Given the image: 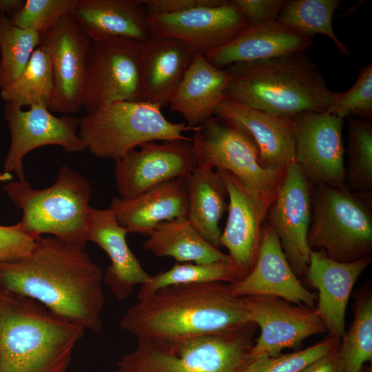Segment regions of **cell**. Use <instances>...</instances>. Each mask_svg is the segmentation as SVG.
Listing matches in <instances>:
<instances>
[{
    "instance_id": "ab89813d",
    "label": "cell",
    "mask_w": 372,
    "mask_h": 372,
    "mask_svg": "<svg viewBox=\"0 0 372 372\" xmlns=\"http://www.w3.org/2000/svg\"><path fill=\"white\" fill-rule=\"evenodd\" d=\"M247 21L256 26L276 20L285 3L282 0H232Z\"/></svg>"
},
{
    "instance_id": "7c38bea8",
    "label": "cell",
    "mask_w": 372,
    "mask_h": 372,
    "mask_svg": "<svg viewBox=\"0 0 372 372\" xmlns=\"http://www.w3.org/2000/svg\"><path fill=\"white\" fill-rule=\"evenodd\" d=\"M3 114L10 132V145L3 164V172H12L25 179L23 158L30 151L45 145H59L74 153L86 149L79 135L80 118L56 116L47 107L33 105L28 110L6 103Z\"/></svg>"
},
{
    "instance_id": "8fae6325",
    "label": "cell",
    "mask_w": 372,
    "mask_h": 372,
    "mask_svg": "<svg viewBox=\"0 0 372 372\" xmlns=\"http://www.w3.org/2000/svg\"><path fill=\"white\" fill-rule=\"evenodd\" d=\"M241 298L250 320L260 329L247 363L276 356L283 349L296 348L307 338L327 331L315 308L294 306L282 298L268 296Z\"/></svg>"
},
{
    "instance_id": "7bdbcfd3",
    "label": "cell",
    "mask_w": 372,
    "mask_h": 372,
    "mask_svg": "<svg viewBox=\"0 0 372 372\" xmlns=\"http://www.w3.org/2000/svg\"><path fill=\"white\" fill-rule=\"evenodd\" d=\"M24 0H0V14H8L17 11L23 6Z\"/></svg>"
},
{
    "instance_id": "d4e9b609",
    "label": "cell",
    "mask_w": 372,
    "mask_h": 372,
    "mask_svg": "<svg viewBox=\"0 0 372 372\" xmlns=\"http://www.w3.org/2000/svg\"><path fill=\"white\" fill-rule=\"evenodd\" d=\"M311 45L312 38L276 19L249 26L228 43L204 55L214 66L226 68L236 63L304 52Z\"/></svg>"
},
{
    "instance_id": "277c9868",
    "label": "cell",
    "mask_w": 372,
    "mask_h": 372,
    "mask_svg": "<svg viewBox=\"0 0 372 372\" xmlns=\"http://www.w3.org/2000/svg\"><path fill=\"white\" fill-rule=\"evenodd\" d=\"M229 99L268 113L295 117L327 112L338 92L331 91L317 65L304 52L234 63Z\"/></svg>"
},
{
    "instance_id": "b9f144b4",
    "label": "cell",
    "mask_w": 372,
    "mask_h": 372,
    "mask_svg": "<svg viewBox=\"0 0 372 372\" xmlns=\"http://www.w3.org/2000/svg\"><path fill=\"white\" fill-rule=\"evenodd\" d=\"M340 344L325 355L316 360L300 372H343L339 355Z\"/></svg>"
},
{
    "instance_id": "8d00e7d4",
    "label": "cell",
    "mask_w": 372,
    "mask_h": 372,
    "mask_svg": "<svg viewBox=\"0 0 372 372\" xmlns=\"http://www.w3.org/2000/svg\"><path fill=\"white\" fill-rule=\"evenodd\" d=\"M340 342V340L329 335L321 342L300 351L251 361L241 372H300L338 346Z\"/></svg>"
},
{
    "instance_id": "e575fe53",
    "label": "cell",
    "mask_w": 372,
    "mask_h": 372,
    "mask_svg": "<svg viewBox=\"0 0 372 372\" xmlns=\"http://www.w3.org/2000/svg\"><path fill=\"white\" fill-rule=\"evenodd\" d=\"M40 43V34L14 25L0 14V90L21 74Z\"/></svg>"
},
{
    "instance_id": "60d3db41",
    "label": "cell",
    "mask_w": 372,
    "mask_h": 372,
    "mask_svg": "<svg viewBox=\"0 0 372 372\" xmlns=\"http://www.w3.org/2000/svg\"><path fill=\"white\" fill-rule=\"evenodd\" d=\"M149 15L182 13L196 8L216 5L222 0H140Z\"/></svg>"
},
{
    "instance_id": "83f0119b",
    "label": "cell",
    "mask_w": 372,
    "mask_h": 372,
    "mask_svg": "<svg viewBox=\"0 0 372 372\" xmlns=\"http://www.w3.org/2000/svg\"><path fill=\"white\" fill-rule=\"evenodd\" d=\"M185 179L189 197L187 218L206 240L219 248L222 234L219 223L228 207L225 182L217 171L198 167Z\"/></svg>"
},
{
    "instance_id": "9c48e42d",
    "label": "cell",
    "mask_w": 372,
    "mask_h": 372,
    "mask_svg": "<svg viewBox=\"0 0 372 372\" xmlns=\"http://www.w3.org/2000/svg\"><path fill=\"white\" fill-rule=\"evenodd\" d=\"M193 131L197 167L229 172L271 205L286 169L265 167L256 143L242 126L214 115Z\"/></svg>"
},
{
    "instance_id": "d6986e66",
    "label": "cell",
    "mask_w": 372,
    "mask_h": 372,
    "mask_svg": "<svg viewBox=\"0 0 372 372\" xmlns=\"http://www.w3.org/2000/svg\"><path fill=\"white\" fill-rule=\"evenodd\" d=\"M216 171L225 182L229 198L221 246L227 249L231 260L248 273L257 258L261 228L270 204L229 172Z\"/></svg>"
},
{
    "instance_id": "5b68a950",
    "label": "cell",
    "mask_w": 372,
    "mask_h": 372,
    "mask_svg": "<svg viewBox=\"0 0 372 372\" xmlns=\"http://www.w3.org/2000/svg\"><path fill=\"white\" fill-rule=\"evenodd\" d=\"M3 190L22 210L21 228L34 238L47 234L84 248L88 242L89 201L92 187L82 174L63 165L54 183L33 189L25 178L6 184Z\"/></svg>"
},
{
    "instance_id": "f546056e",
    "label": "cell",
    "mask_w": 372,
    "mask_h": 372,
    "mask_svg": "<svg viewBox=\"0 0 372 372\" xmlns=\"http://www.w3.org/2000/svg\"><path fill=\"white\" fill-rule=\"evenodd\" d=\"M54 82L49 56L42 45L34 51L30 60L21 73L6 88L0 97L19 107L42 105L50 110Z\"/></svg>"
},
{
    "instance_id": "ba28073f",
    "label": "cell",
    "mask_w": 372,
    "mask_h": 372,
    "mask_svg": "<svg viewBox=\"0 0 372 372\" xmlns=\"http://www.w3.org/2000/svg\"><path fill=\"white\" fill-rule=\"evenodd\" d=\"M307 240L312 251H322L339 262H351L372 251L371 201L346 186L313 183Z\"/></svg>"
},
{
    "instance_id": "e0dca14e",
    "label": "cell",
    "mask_w": 372,
    "mask_h": 372,
    "mask_svg": "<svg viewBox=\"0 0 372 372\" xmlns=\"http://www.w3.org/2000/svg\"><path fill=\"white\" fill-rule=\"evenodd\" d=\"M90 43L70 14L61 18L41 36L40 45L49 56L52 72L54 92L50 105L52 112L68 115L83 108Z\"/></svg>"
},
{
    "instance_id": "4dcf8cb0",
    "label": "cell",
    "mask_w": 372,
    "mask_h": 372,
    "mask_svg": "<svg viewBox=\"0 0 372 372\" xmlns=\"http://www.w3.org/2000/svg\"><path fill=\"white\" fill-rule=\"evenodd\" d=\"M247 273L233 260L209 263L176 262L169 269L151 276L141 285L137 300L152 295L158 289L175 285L223 282H236Z\"/></svg>"
},
{
    "instance_id": "30bf717a",
    "label": "cell",
    "mask_w": 372,
    "mask_h": 372,
    "mask_svg": "<svg viewBox=\"0 0 372 372\" xmlns=\"http://www.w3.org/2000/svg\"><path fill=\"white\" fill-rule=\"evenodd\" d=\"M139 45L121 38L91 41L83 97L86 113L117 101H142Z\"/></svg>"
},
{
    "instance_id": "7402d4cb",
    "label": "cell",
    "mask_w": 372,
    "mask_h": 372,
    "mask_svg": "<svg viewBox=\"0 0 372 372\" xmlns=\"http://www.w3.org/2000/svg\"><path fill=\"white\" fill-rule=\"evenodd\" d=\"M127 233L110 208L90 207L88 241L98 245L108 256L110 265L103 275V284L119 300L127 299L135 286L145 284L151 277L129 247Z\"/></svg>"
},
{
    "instance_id": "f1b7e54d",
    "label": "cell",
    "mask_w": 372,
    "mask_h": 372,
    "mask_svg": "<svg viewBox=\"0 0 372 372\" xmlns=\"http://www.w3.org/2000/svg\"><path fill=\"white\" fill-rule=\"evenodd\" d=\"M143 248L158 257L173 258L177 262L232 260L229 254L206 240L187 218L160 223L148 236Z\"/></svg>"
},
{
    "instance_id": "ee69618b",
    "label": "cell",
    "mask_w": 372,
    "mask_h": 372,
    "mask_svg": "<svg viewBox=\"0 0 372 372\" xmlns=\"http://www.w3.org/2000/svg\"><path fill=\"white\" fill-rule=\"evenodd\" d=\"M12 178L11 174L6 172H0V181L10 180Z\"/></svg>"
},
{
    "instance_id": "f6af8a7d",
    "label": "cell",
    "mask_w": 372,
    "mask_h": 372,
    "mask_svg": "<svg viewBox=\"0 0 372 372\" xmlns=\"http://www.w3.org/2000/svg\"><path fill=\"white\" fill-rule=\"evenodd\" d=\"M360 372H372L371 365H365L362 367Z\"/></svg>"
},
{
    "instance_id": "2e32d148",
    "label": "cell",
    "mask_w": 372,
    "mask_h": 372,
    "mask_svg": "<svg viewBox=\"0 0 372 372\" xmlns=\"http://www.w3.org/2000/svg\"><path fill=\"white\" fill-rule=\"evenodd\" d=\"M196 167L192 140L150 141L115 161L114 176L120 198H128Z\"/></svg>"
},
{
    "instance_id": "52a82bcc",
    "label": "cell",
    "mask_w": 372,
    "mask_h": 372,
    "mask_svg": "<svg viewBox=\"0 0 372 372\" xmlns=\"http://www.w3.org/2000/svg\"><path fill=\"white\" fill-rule=\"evenodd\" d=\"M185 123H174L161 108L146 101H117L80 118L79 135L94 156L117 161L150 141L192 140Z\"/></svg>"
},
{
    "instance_id": "3957f363",
    "label": "cell",
    "mask_w": 372,
    "mask_h": 372,
    "mask_svg": "<svg viewBox=\"0 0 372 372\" xmlns=\"http://www.w3.org/2000/svg\"><path fill=\"white\" fill-rule=\"evenodd\" d=\"M85 331L38 302L0 288V372H68Z\"/></svg>"
},
{
    "instance_id": "9a60e30c",
    "label": "cell",
    "mask_w": 372,
    "mask_h": 372,
    "mask_svg": "<svg viewBox=\"0 0 372 372\" xmlns=\"http://www.w3.org/2000/svg\"><path fill=\"white\" fill-rule=\"evenodd\" d=\"M294 120V162L300 169L311 183L346 186L343 119L327 112H311Z\"/></svg>"
},
{
    "instance_id": "4fadbf2b",
    "label": "cell",
    "mask_w": 372,
    "mask_h": 372,
    "mask_svg": "<svg viewBox=\"0 0 372 372\" xmlns=\"http://www.w3.org/2000/svg\"><path fill=\"white\" fill-rule=\"evenodd\" d=\"M311 194V182L293 161L285 169L265 219L296 276L306 274L312 251L307 240Z\"/></svg>"
},
{
    "instance_id": "6da1fadb",
    "label": "cell",
    "mask_w": 372,
    "mask_h": 372,
    "mask_svg": "<svg viewBox=\"0 0 372 372\" xmlns=\"http://www.w3.org/2000/svg\"><path fill=\"white\" fill-rule=\"evenodd\" d=\"M103 274L84 248L52 236L36 238L32 251L0 264V288L31 298L52 312L99 333L105 304Z\"/></svg>"
},
{
    "instance_id": "cb8c5ba5",
    "label": "cell",
    "mask_w": 372,
    "mask_h": 372,
    "mask_svg": "<svg viewBox=\"0 0 372 372\" xmlns=\"http://www.w3.org/2000/svg\"><path fill=\"white\" fill-rule=\"evenodd\" d=\"M139 52L142 101L161 109L168 106L195 53L167 37H149L140 43Z\"/></svg>"
},
{
    "instance_id": "d6a6232c",
    "label": "cell",
    "mask_w": 372,
    "mask_h": 372,
    "mask_svg": "<svg viewBox=\"0 0 372 372\" xmlns=\"http://www.w3.org/2000/svg\"><path fill=\"white\" fill-rule=\"evenodd\" d=\"M347 146L345 185L353 193L371 201V124L364 120L350 118Z\"/></svg>"
},
{
    "instance_id": "f35d334b",
    "label": "cell",
    "mask_w": 372,
    "mask_h": 372,
    "mask_svg": "<svg viewBox=\"0 0 372 372\" xmlns=\"http://www.w3.org/2000/svg\"><path fill=\"white\" fill-rule=\"evenodd\" d=\"M36 239L26 234L19 223L0 225V264L17 260L33 249Z\"/></svg>"
},
{
    "instance_id": "4316f807",
    "label": "cell",
    "mask_w": 372,
    "mask_h": 372,
    "mask_svg": "<svg viewBox=\"0 0 372 372\" xmlns=\"http://www.w3.org/2000/svg\"><path fill=\"white\" fill-rule=\"evenodd\" d=\"M231 75L227 68L212 65L204 54L195 53L168 106L181 114L185 124L194 130L214 116L227 98Z\"/></svg>"
},
{
    "instance_id": "484cf974",
    "label": "cell",
    "mask_w": 372,
    "mask_h": 372,
    "mask_svg": "<svg viewBox=\"0 0 372 372\" xmlns=\"http://www.w3.org/2000/svg\"><path fill=\"white\" fill-rule=\"evenodd\" d=\"M70 15L90 41L121 38L141 43L150 37L140 0H77Z\"/></svg>"
},
{
    "instance_id": "7a4b0ae2",
    "label": "cell",
    "mask_w": 372,
    "mask_h": 372,
    "mask_svg": "<svg viewBox=\"0 0 372 372\" xmlns=\"http://www.w3.org/2000/svg\"><path fill=\"white\" fill-rule=\"evenodd\" d=\"M251 322L241 297L223 282L170 285L138 299L121 329L137 338L175 342L229 331Z\"/></svg>"
},
{
    "instance_id": "44dd1931",
    "label": "cell",
    "mask_w": 372,
    "mask_h": 372,
    "mask_svg": "<svg viewBox=\"0 0 372 372\" xmlns=\"http://www.w3.org/2000/svg\"><path fill=\"white\" fill-rule=\"evenodd\" d=\"M214 115L238 123L248 132L265 167L285 169L294 161V117L274 115L229 98L220 104Z\"/></svg>"
},
{
    "instance_id": "8992f818",
    "label": "cell",
    "mask_w": 372,
    "mask_h": 372,
    "mask_svg": "<svg viewBox=\"0 0 372 372\" xmlns=\"http://www.w3.org/2000/svg\"><path fill=\"white\" fill-rule=\"evenodd\" d=\"M250 322L220 333L175 342L138 340L114 372H241L254 344Z\"/></svg>"
},
{
    "instance_id": "1f68e13d",
    "label": "cell",
    "mask_w": 372,
    "mask_h": 372,
    "mask_svg": "<svg viewBox=\"0 0 372 372\" xmlns=\"http://www.w3.org/2000/svg\"><path fill=\"white\" fill-rule=\"evenodd\" d=\"M341 3L340 0L285 1L277 19L311 38L316 34L324 35L341 54L349 55V50L338 39L332 26L333 13Z\"/></svg>"
},
{
    "instance_id": "d590c367",
    "label": "cell",
    "mask_w": 372,
    "mask_h": 372,
    "mask_svg": "<svg viewBox=\"0 0 372 372\" xmlns=\"http://www.w3.org/2000/svg\"><path fill=\"white\" fill-rule=\"evenodd\" d=\"M76 1L77 0H25L21 8L8 17L14 25L34 31L41 36L61 18L71 14Z\"/></svg>"
},
{
    "instance_id": "ffe728a7",
    "label": "cell",
    "mask_w": 372,
    "mask_h": 372,
    "mask_svg": "<svg viewBox=\"0 0 372 372\" xmlns=\"http://www.w3.org/2000/svg\"><path fill=\"white\" fill-rule=\"evenodd\" d=\"M371 262V256L351 262H339L331 259L322 251H311L305 275L318 291L316 310L330 336L340 340L344 335L351 293Z\"/></svg>"
},
{
    "instance_id": "ac0fdd59",
    "label": "cell",
    "mask_w": 372,
    "mask_h": 372,
    "mask_svg": "<svg viewBox=\"0 0 372 372\" xmlns=\"http://www.w3.org/2000/svg\"><path fill=\"white\" fill-rule=\"evenodd\" d=\"M229 287L231 293L238 297L273 296L310 308H314L317 304V295L298 279L277 235L265 220L253 268L242 279L229 284Z\"/></svg>"
},
{
    "instance_id": "74e56055",
    "label": "cell",
    "mask_w": 372,
    "mask_h": 372,
    "mask_svg": "<svg viewBox=\"0 0 372 372\" xmlns=\"http://www.w3.org/2000/svg\"><path fill=\"white\" fill-rule=\"evenodd\" d=\"M327 112L342 119L353 116L371 118V62L360 68L354 85L345 92H340Z\"/></svg>"
},
{
    "instance_id": "836d02e7",
    "label": "cell",
    "mask_w": 372,
    "mask_h": 372,
    "mask_svg": "<svg viewBox=\"0 0 372 372\" xmlns=\"http://www.w3.org/2000/svg\"><path fill=\"white\" fill-rule=\"evenodd\" d=\"M339 355L343 372H360L372 360V296L370 291L357 296L354 319L340 340Z\"/></svg>"
},
{
    "instance_id": "5bb4252c",
    "label": "cell",
    "mask_w": 372,
    "mask_h": 372,
    "mask_svg": "<svg viewBox=\"0 0 372 372\" xmlns=\"http://www.w3.org/2000/svg\"><path fill=\"white\" fill-rule=\"evenodd\" d=\"M150 37L178 39L205 54L238 37L249 24L232 0L167 15H149Z\"/></svg>"
},
{
    "instance_id": "603a6c76",
    "label": "cell",
    "mask_w": 372,
    "mask_h": 372,
    "mask_svg": "<svg viewBox=\"0 0 372 372\" xmlns=\"http://www.w3.org/2000/svg\"><path fill=\"white\" fill-rule=\"evenodd\" d=\"M109 208L128 233L148 236L163 222L187 217L186 179L158 184L131 198H114Z\"/></svg>"
}]
</instances>
